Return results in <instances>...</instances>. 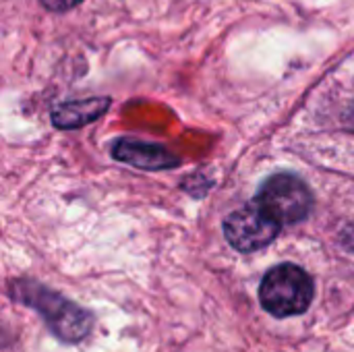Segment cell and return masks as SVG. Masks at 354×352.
Listing matches in <instances>:
<instances>
[{"mask_svg": "<svg viewBox=\"0 0 354 352\" xmlns=\"http://www.w3.org/2000/svg\"><path fill=\"white\" fill-rule=\"evenodd\" d=\"M259 301L274 317L305 313L313 301V280L295 263L276 266L261 280Z\"/></svg>", "mask_w": 354, "mask_h": 352, "instance_id": "obj_1", "label": "cell"}, {"mask_svg": "<svg viewBox=\"0 0 354 352\" xmlns=\"http://www.w3.org/2000/svg\"><path fill=\"white\" fill-rule=\"evenodd\" d=\"M255 201L280 226L303 222L313 210V195L309 187L299 176L288 172L270 176L261 185Z\"/></svg>", "mask_w": 354, "mask_h": 352, "instance_id": "obj_2", "label": "cell"}, {"mask_svg": "<svg viewBox=\"0 0 354 352\" xmlns=\"http://www.w3.org/2000/svg\"><path fill=\"white\" fill-rule=\"evenodd\" d=\"M19 293H21V301L35 307L46 317V322L56 332V336H60L62 340L77 342L83 336H87L91 328V315L87 311L79 309L77 305L68 303L56 293L46 290L33 282H21Z\"/></svg>", "mask_w": 354, "mask_h": 352, "instance_id": "obj_3", "label": "cell"}, {"mask_svg": "<svg viewBox=\"0 0 354 352\" xmlns=\"http://www.w3.org/2000/svg\"><path fill=\"white\" fill-rule=\"evenodd\" d=\"M280 232V224L268 216L259 203L245 205L232 212L224 220V237L226 241L243 253H253L268 247Z\"/></svg>", "mask_w": 354, "mask_h": 352, "instance_id": "obj_4", "label": "cell"}, {"mask_svg": "<svg viewBox=\"0 0 354 352\" xmlns=\"http://www.w3.org/2000/svg\"><path fill=\"white\" fill-rule=\"evenodd\" d=\"M114 158L141 170H168L176 168L180 160L166 147L143 143L135 139H120L114 145Z\"/></svg>", "mask_w": 354, "mask_h": 352, "instance_id": "obj_5", "label": "cell"}, {"mask_svg": "<svg viewBox=\"0 0 354 352\" xmlns=\"http://www.w3.org/2000/svg\"><path fill=\"white\" fill-rule=\"evenodd\" d=\"M110 108L108 98H89V100H75L64 102L52 110V122L58 129H79L97 120Z\"/></svg>", "mask_w": 354, "mask_h": 352, "instance_id": "obj_6", "label": "cell"}, {"mask_svg": "<svg viewBox=\"0 0 354 352\" xmlns=\"http://www.w3.org/2000/svg\"><path fill=\"white\" fill-rule=\"evenodd\" d=\"M79 2H83V0H41V4H44L48 10H54V12L71 10V8L77 6Z\"/></svg>", "mask_w": 354, "mask_h": 352, "instance_id": "obj_7", "label": "cell"}]
</instances>
